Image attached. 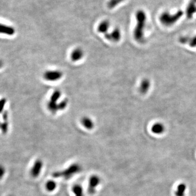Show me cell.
Here are the masks:
<instances>
[{"instance_id": "cell-1", "label": "cell", "mask_w": 196, "mask_h": 196, "mask_svg": "<svg viewBox=\"0 0 196 196\" xmlns=\"http://www.w3.org/2000/svg\"><path fill=\"white\" fill-rule=\"evenodd\" d=\"M137 24L134 31V37L138 42H142L144 40V30L146 26L147 17L144 11L142 10L136 14Z\"/></svg>"}, {"instance_id": "cell-2", "label": "cell", "mask_w": 196, "mask_h": 196, "mask_svg": "<svg viewBox=\"0 0 196 196\" xmlns=\"http://www.w3.org/2000/svg\"><path fill=\"white\" fill-rule=\"evenodd\" d=\"M82 170L81 166L78 163H73L63 171L56 172L53 174L55 178H62L65 179H69L74 176Z\"/></svg>"}, {"instance_id": "cell-3", "label": "cell", "mask_w": 196, "mask_h": 196, "mask_svg": "<svg viewBox=\"0 0 196 196\" xmlns=\"http://www.w3.org/2000/svg\"><path fill=\"white\" fill-rule=\"evenodd\" d=\"M62 92L59 90H55L52 93L49 100L47 103V108L50 112L52 113H56L59 111V100L62 97Z\"/></svg>"}, {"instance_id": "cell-4", "label": "cell", "mask_w": 196, "mask_h": 196, "mask_svg": "<svg viewBox=\"0 0 196 196\" xmlns=\"http://www.w3.org/2000/svg\"><path fill=\"white\" fill-rule=\"evenodd\" d=\"M182 15L183 12L182 11H179L174 14H171L168 12L165 11L161 14L159 19L160 22L163 25L169 26L173 25L174 24L178 21L182 17Z\"/></svg>"}, {"instance_id": "cell-5", "label": "cell", "mask_w": 196, "mask_h": 196, "mask_svg": "<svg viewBox=\"0 0 196 196\" xmlns=\"http://www.w3.org/2000/svg\"><path fill=\"white\" fill-rule=\"evenodd\" d=\"M63 76V73L59 69L48 70L43 74V78L46 81L54 82L58 81L62 79Z\"/></svg>"}, {"instance_id": "cell-6", "label": "cell", "mask_w": 196, "mask_h": 196, "mask_svg": "<svg viewBox=\"0 0 196 196\" xmlns=\"http://www.w3.org/2000/svg\"><path fill=\"white\" fill-rule=\"evenodd\" d=\"M105 38L107 40L112 42L117 43L121 40L122 38L121 31L118 28H115L110 33H107L104 34Z\"/></svg>"}, {"instance_id": "cell-7", "label": "cell", "mask_w": 196, "mask_h": 196, "mask_svg": "<svg viewBox=\"0 0 196 196\" xmlns=\"http://www.w3.org/2000/svg\"><path fill=\"white\" fill-rule=\"evenodd\" d=\"M101 182L100 178L96 175H94L90 176L89 180V184H88V192L90 194H93L95 193L96 188L98 186L100 185Z\"/></svg>"}, {"instance_id": "cell-8", "label": "cell", "mask_w": 196, "mask_h": 196, "mask_svg": "<svg viewBox=\"0 0 196 196\" xmlns=\"http://www.w3.org/2000/svg\"><path fill=\"white\" fill-rule=\"evenodd\" d=\"M84 51L82 48L77 47L74 48L70 53V59L74 62L81 61L84 57Z\"/></svg>"}, {"instance_id": "cell-9", "label": "cell", "mask_w": 196, "mask_h": 196, "mask_svg": "<svg viewBox=\"0 0 196 196\" xmlns=\"http://www.w3.org/2000/svg\"><path fill=\"white\" fill-rule=\"evenodd\" d=\"M43 168V163L40 159L36 160L33 165L31 169V176L33 178H36L39 176Z\"/></svg>"}, {"instance_id": "cell-10", "label": "cell", "mask_w": 196, "mask_h": 196, "mask_svg": "<svg viewBox=\"0 0 196 196\" xmlns=\"http://www.w3.org/2000/svg\"><path fill=\"white\" fill-rule=\"evenodd\" d=\"M81 123L82 125L84 127L85 129L88 130H90L94 129L95 126V124L92 119L88 116H84L81 119Z\"/></svg>"}, {"instance_id": "cell-11", "label": "cell", "mask_w": 196, "mask_h": 196, "mask_svg": "<svg viewBox=\"0 0 196 196\" xmlns=\"http://www.w3.org/2000/svg\"><path fill=\"white\" fill-rule=\"evenodd\" d=\"M179 42L184 44H188L191 47H196V36L193 37L182 36L179 38Z\"/></svg>"}, {"instance_id": "cell-12", "label": "cell", "mask_w": 196, "mask_h": 196, "mask_svg": "<svg viewBox=\"0 0 196 196\" xmlns=\"http://www.w3.org/2000/svg\"><path fill=\"white\" fill-rule=\"evenodd\" d=\"M186 15L188 18L191 19L193 17V14L196 12V3L191 0L186 8Z\"/></svg>"}, {"instance_id": "cell-13", "label": "cell", "mask_w": 196, "mask_h": 196, "mask_svg": "<svg viewBox=\"0 0 196 196\" xmlns=\"http://www.w3.org/2000/svg\"><path fill=\"white\" fill-rule=\"evenodd\" d=\"M110 27V23L108 20H104L99 24L98 31L100 33L105 34L107 33Z\"/></svg>"}, {"instance_id": "cell-14", "label": "cell", "mask_w": 196, "mask_h": 196, "mask_svg": "<svg viewBox=\"0 0 196 196\" xmlns=\"http://www.w3.org/2000/svg\"><path fill=\"white\" fill-rule=\"evenodd\" d=\"M15 33V30L13 27L9 26L0 24V33L5 34L9 36H12Z\"/></svg>"}, {"instance_id": "cell-15", "label": "cell", "mask_w": 196, "mask_h": 196, "mask_svg": "<svg viewBox=\"0 0 196 196\" xmlns=\"http://www.w3.org/2000/svg\"><path fill=\"white\" fill-rule=\"evenodd\" d=\"M150 87V82L148 79L143 80L140 86V91L142 94H146L148 92Z\"/></svg>"}, {"instance_id": "cell-16", "label": "cell", "mask_w": 196, "mask_h": 196, "mask_svg": "<svg viewBox=\"0 0 196 196\" xmlns=\"http://www.w3.org/2000/svg\"><path fill=\"white\" fill-rule=\"evenodd\" d=\"M165 128L163 124L160 123H157L154 124L151 127V131L155 134H161L165 131Z\"/></svg>"}, {"instance_id": "cell-17", "label": "cell", "mask_w": 196, "mask_h": 196, "mask_svg": "<svg viewBox=\"0 0 196 196\" xmlns=\"http://www.w3.org/2000/svg\"><path fill=\"white\" fill-rule=\"evenodd\" d=\"M72 191L74 196H84V188L81 185H74L72 188Z\"/></svg>"}, {"instance_id": "cell-18", "label": "cell", "mask_w": 196, "mask_h": 196, "mask_svg": "<svg viewBox=\"0 0 196 196\" xmlns=\"http://www.w3.org/2000/svg\"><path fill=\"white\" fill-rule=\"evenodd\" d=\"M186 190V186L185 184L182 183L180 184L177 186L175 195L176 196H185V191Z\"/></svg>"}, {"instance_id": "cell-19", "label": "cell", "mask_w": 196, "mask_h": 196, "mask_svg": "<svg viewBox=\"0 0 196 196\" xmlns=\"http://www.w3.org/2000/svg\"><path fill=\"white\" fill-rule=\"evenodd\" d=\"M57 186L56 182L53 180H49L46 184V188L49 192H52L55 190Z\"/></svg>"}, {"instance_id": "cell-20", "label": "cell", "mask_w": 196, "mask_h": 196, "mask_svg": "<svg viewBox=\"0 0 196 196\" xmlns=\"http://www.w3.org/2000/svg\"><path fill=\"white\" fill-rule=\"evenodd\" d=\"M69 104V101L67 99L65 98L63 99H62L61 101H59V111H62L67 109Z\"/></svg>"}, {"instance_id": "cell-21", "label": "cell", "mask_w": 196, "mask_h": 196, "mask_svg": "<svg viewBox=\"0 0 196 196\" xmlns=\"http://www.w3.org/2000/svg\"><path fill=\"white\" fill-rule=\"evenodd\" d=\"M124 1V0H109L107 3V7L109 9L114 8Z\"/></svg>"}, {"instance_id": "cell-22", "label": "cell", "mask_w": 196, "mask_h": 196, "mask_svg": "<svg viewBox=\"0 0 196 196\" xmlns=\"http://www.w3.org/2000/svg\"><path fill=\"white\" fill-rule=\"evenodd\" d=\"M6 173V169L3 166L0 165V180L3 178Z\"/></svg>"}, {"instance_id": "cell-23", "label": "cell", "mask_w": 196, "mask_h": 196, "mask_svg": "<svg viewBox=\"0 0 196 196\" xmlns=\"http://www.w3.org/2000/svg\"><path fill=\"white\" fill-rule=\"evenodd\" d=\"M5 104H6L5 99H2L0 100V112H2V111L3 110Z\"/></svg>"}, {"instance_id": "cell-24", "label": "cell", "mask_w": 196, "mask_h": 196, "mask_svg": "<svg viewBox=\"0 0 196 196\" xmlns=\"http://www.w3.org/2000/svg\"><path fill=\"white\" fill-rule=\"evenodd\" d=\"M2 66V62L0 61V68Z\"/></svg>"}, {"instance_id": "cell-25", "label": "cell", "mask_w": 196, "mask_h": 196, "mask_svg": "<svg viewBox=\"0 0 196 196\" xmlns=\"http://www.w3.org/2000/svg\"></svg>"}]
</instances>
